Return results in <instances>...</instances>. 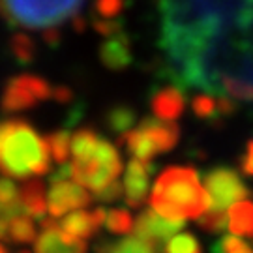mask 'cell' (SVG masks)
<instances>
[{
  "instance_id": "7",
  "label": "cell",
  "mask_w": 253,
  "mask_h": 253,
  "mask_svg": "<svg viewBox=\"0 0 253 253\" xmlns=\"http://www.w3.org/2000/svg\"><path fill=\"white\" fill-rule=\"evenodd\" d=\"M182 229H184V221L167 219L156 210L148 208L137 216L135 225H133V236L156 246L160 252H163V244L169 242L172 236H176L174 233H178Z\"/></svg>"
},
{
  "instance_id": "31",
  "label": "cell",
  "mask_w": 253,
  "mask_h": 253,
  "mask_svg": "<svg viewBox=\"0 0 253 253\" xmlns=\"http://www.w3.org/2000/svg\"><path fill=\"white\" fill-rule=\"evenodd\" d=\"M124 195V186L120 184V182H113V184H109L107 188H103L100 191H94V197L101 203H113V201L120 199Z\"/></svg>"
},
{
  "instance_id": "35",
  "label": "cell",
  "mask_w": 253,
  "mask_h": 253,
  "mask_svg": "<svg viewBox=\"0 0 253 253\" xmlns=\"http://www.w3.org/2000/svg\"><path fill=\"white\" fill-rule=\"evenodd\" d=\"M53 100L58 103H70L73 100V90L66 84H56L53 86Z\"/></svg>"
},
{
  "instance_id": "37",
  "label": "cell",
  "mask_w": 253,
  "mask_h": 253,
  "mask_svg": "<svg viewBox=\"0 0 253 253\" xmlns=\"http://www.w3.org/2000/svg\"><path fill=\"white\" fill-rule=\"evenodd\" d=\"M72 27L75 28V32H84V28H86V21H83L79 15H75L72 19Z\"/></svg>"
},
{
  "instance_id": "24",
  "label": "cell",
  "mask_w": 253,
  "mask_h": 253,
  "mask_svg": "<svg viewBox=\"0 0 253 253\" xmlns=\"http://www.w3.org/2000/svg\"><path fill=\"white\" fill-rule=\"evenodd\" d=\"M9 240L15 244H28L32 240H36V227L32 223V219L27 216L13 217L8 223Z\"/></svg>"
},
{
  "instance_id": "13",
  "label": "cell",
  "mask_w": 253,
  "mask_h": 253,
  "mask_svg": "<svg viewBox=\"0 0 253 253\" xmlns=\"http://www.w3.org/2000/svg\"><path fill=\"white\" fill-rule=\"evenodd\" d=\"M105 219H107V210L94 208L90 212L75 210L58 223H60V229L64 233L75 236V238H81V240H86V238L96 235L101 229V225H105Z\"/></svg>"
},
{
  "instance_id": "26",
  "label": "cell",
  "mask_w": 253,
  "mask_h": 253,
  "mask_svg": "<svg viewBox=\"0 0 253 253\" xmlns=\"http://www.w3.org/2000/svg\"><path fill=\"white\" fill-rule=\"evenodd\" d=\"M162 253H203V250L195 236L190 233H180L165 244Z\"/></svg>"
},
{
  "instance_id": "21",
  "label": "cell",
  "mask_w": 253,
  "mask_h": 253,
  "mask_svg": "<svg viewBox=\"0 0 253 253\" xmlns=\"http://www.w3.org/2000/svg\"><path fill=\"white\" fill-rule=\"evenodd\" d=\"M9 53H11V56L19 64L27 66V64H30L36 58L38 45L28 34H25V32H15L13 36L9 38Z\"/></svg>"
},
{
  "instance_id": "33",
  "label": "cell",
  "mask_w": 253,
  "mask_h": 253,
  "mask_svg": "<svg viewBox=\"0 0 253 253\" xmlns=\"http://www.w3.org/2000/svg\"><path fill=\"white\" fill-rule=\"evenodd\" d=\"M240 169L244 174L253 176V139H250L246 145V154L240 158Z\"/></svg>"
},
{
  "instance_id": "15",
  "label": "cell",
  "mask_w": 253,
  "mask_h": 253,
  "mask_svg": "<svg viewBox=\"0 0 253 253\" xmlns=\"http://www.w3.org/2000/svg\"><path fill=\"white\" fill-rule=\"evenodd\" d=\"M19 197H21V203L25 207V214H28L38 221H42L45 217V186L40 178H32V180L25 182L19 190Z\"/></svg>"
},
{
  "instance_id": "18",
  "label": "cell",
  "mask_w": 253,
  "mask_h": 253,
  "mask_svg": "<svg viewBox=\"0 0 253 253\" xmlns=\"http://www.w3.org/2000/svg\"><path fill=\"white\" fill-rule=\"evenodd\" d=\"M135 120H137L135 109H131L129 105H124V103L111 107L107 111V115H105V124H107V127L113 133H117L118 137L127 133L129 129H133Z\"/></svg>"
},
{
  "instance_id": "40",
  "label": "cell",
  "mask_w": 253,
  "mask_h": 253,
  "mask_svg": "<svg viewBox=\"0 0 253 253\" xmlns=\"http://www.w3.org/2000/svg\"><path fill=\"white\" fill-rule=\"evenodd\" d=\"M17 253H30V252H27V250H21V252H17Z\"/></svg>"
},
{
  "instance_id": "10",
  "label": "cell",
  "mask_w": 253,
  "mask_h": 253,
  "mask_svg": "<svg viewBox=\"0 0 253 253\" xmlns=\"http://www.w3.org/2000/svg\"><path fill=\"white\" fill-rule=\"evenodd\" d=\"M156 171L152 162H139L131 160L127 163L126 178H124V201L129 208L143 207L148 191V180Z\"/></svg>"
},
{
  "instance_id": "1",
  "label": "cell",
  "mask_w": 253,
  "mask_h": 253,
  "mask_svg": "<svg viewBox=\"0 0 253 253\" xmlns=\"http://www.w3.org/2000/svg\"><path fill=\"white\" fill-rule=\"evenodd\" d=\"M47 139L23 118L0 120V172L21 178L42 176L51 167Z\"/></svg>"
},
{
  "instance_id": "16",
  "label": "cell",
  "mask_w": 253,
  "mask_h": 253,
  "mask_svg": "<svg viewBox=\"0 0 253 253\" xmlns=\"http://www.w3.org/2000/svg\"><path fill=\"white\" fill-rule=\"evenodd\" d=\"M229 231L235 236L253 238V203L240 201L229 208Z\"/></svg>"
},
{
  "instance_id": "39",
  "label": "cell",
  "mask_w": 253,
  "mask_h": 253,
  "mask_svg": "<svg viewBox=\"0 0 253 253\" xmlns=\"http://www.w3.org/2000/svg\"><path fill=\"white\" fill-rule=\"evenodd\" d=\"M0 253H8V252H6V248H4L2 244H0Z\"/></svg>"
},
{
  "instance_id": "17",
  "label": "cell",
  "mask_w": 253,
  "mask_h": 253,
  "mask_svg": "<svg viewBox=\"0 0 253 253\" xmlns=\"http://www.w3.org/2000/svg\"><path fill=\"white\" fill-rule=\"evenodd\" d=\"M96 253H162L156 246L148 244L137 236H127L118 242H107L101 240L96 244Z\"/></svg>"
},
{
  "instance_id": "12",
  "label": "cell",
  "mask_w": 253,
  "mask_h": 253,
  "mask_svg": "<svg viewBox=\"0 0 253 253\" xmlns=\"http://www.w3.org/2000/svg\"><path fill=\"white\" fill-rule=\"evenodd\" d=\"M150 109L156 118L163 122H174L186 111V92L176 84L162 86L150 96Z\"/></svg>"
},
{
  "instance_id": "19",
  "label": "cell",
  "mask_w": 253,
  "mask_h": 253,
  "mask_svg": "<svg viewBox=\"0 0 253 253\" xmlns=\"http://www.w3.org/2000/svg\"><path fill=\"white\" fill-rule=\"evenodd\" d=\"M101 137L92 129V127H81L72 135V158L73 162H83L88 160L96 146L100 143Z\"/></svg>"
},
{
  "instance_id": "6",
  "label": "cell",
  "mask_w": 253,
  "mask_h": 253,
  "mask_svg": "<svg viewBox=\"0 0 253 253\" xmlns=\"http://www.w3.org/2000/svg\"><path fill=\"white\" fill-rule=\"evenodd\" d=\"M205 190L210 199V210L221 212L250 195V190L240 178V174L227 165L214 167L205 174Z\"/></svg>"
},
{
  "instance_id": "2",
  "label": "cell",
  "mask_w": 253,
  "mask_h": 253,
  "mask_svg": "<svg viewBox=\"0 0 253 253\" xmlns=\"http://www.w3.org/2000/svg\"><path fill=\"white\" fill-rule=\"evenodd\" d=\"M150 207L167 219H199L208 208L207 190L193 167H167L154 184Z\"/></svg>"
},
{
  "instance_id": "3",
  "label": "cell",
  "mask_w": 253,
  "mask_h": 253,
  "mask_svg": "<svg viewBox=\"0 0 253 253\" xmlns=\"http://www.w3.org/2000/svg\"><path fill=\"white\" fill-rule=\"evenodd\" d=\"M83 0H0V17L13 28L47 30L72 21Z\"/></svg>"
},
{
  "instance_id": "14",
  "label": "cell",
  "mask_w": 253,
  "mask_h": 253,
  "mask_svg": "<svg viewBox=\"0 0 253 253\" xmlns=\"http://www.w3.org/2000/svg\"><path fill=\"white\" fill-rule=\"evenodd\" d=\"M139 126L143 127L154 141L158 152H169L180 141V127L174 122H163L156 117H146L139 122Z\"/></svg>"
},
{
  "instance_id": "32",
  "label": "cell",
  "mask_w": 253,
  "mask_h": 253,
  "mask_svg": "<svg viewBox=\"0 0 253 253\" xmlns=\"http://www.w3.org/2000/svg\"><path fill=\"white\" fill-rule=\"evenodd\" d=\"M217 111H219V117L227 118V117H233L236 111H238V105L233 98L229 96H217Z\"/></svg>"
},
{
  "instance_id": "22",
  "label": "cell",
  "mask_w": 253,
  "mask_h": 253,
  "mask_svg": "<svg viewBox=\"0 0 253 253\" xmlns=\"http://www.w3.org/2000/svg\"><path fill=\"white\" fill-rule=\"evenodd\" d=\"M219 88L221 94L225 92L229 98L238 101H253V81L236 77V75H223L219 79Z\"/></svg>"
},
{
  "instance_id": "11",
  "label": "cell",
  "mask_w": 253,
  "mask_h": 253,
  "mask_svg": "<svg viewBox=\"0 0 253 253\" xmlns=\"http://www.w3.org/2000/svg\"><path fill=\"white\" fill-rule=\"evenodd\" d=\"M98 56L103 68L109 72H124L133 62L131 53V40L126 32H120L117 36L103 38V42L98 47Z\"/></svg>"
},
{
  "instance_id": "27",
  "label": "cell",
  "mask_w": 253,
  "mask_h": 253,
  "mask_svg": "<svg viewBox=\"0 0 253 253\" xmlns=\"http://www.w3.org/2000/svg\"><path fill=\"white\" fill-rule=\"evenodd\" d=\"M197 223L203 231L212 233V235H221L229 227V216L221 210H207L203 216L197 219Z\"/></svg>"
},
{
  "instance_id": "38",
  "label": "cell",
  "mask_w": 253,
  "mask_h": 253,
  "mask_svg": "<svg viewBox=\"0 0 253 253\" xmlns=\"http://www.w3.org/2000/svg\"><path fill=\"white\" fill-rule=\"evenodd\" d=\"M8 223L6 219L0 217V240H9V231H8Z\"/></svg>"
},
{
  "instance_id": "29",
  "label": "cell",
  "mask_w": 253,
  "mask_h": 253,
  "mask_svg": "<svg viewBox=\"0 0 253 253\" xmlns=\"http://www.w3.org/2000/svg\"><path fill=\"white\" fill-rule=\"evenodd\" d=\"M126 8V0H96L94 11L103 19H117Z\"/></svg>"
},
{
  "instance_id": "9",
  "label": "cell",
  "mask_w": 253,
  "mask_h": 253,
  "mask_svg": "<svg viewBox=\"0 0 253 253\" xmlns=\"http://www.w3.org/2000/svg\"><path fill=\"white\" fill-rule=\"evenodd\" d=\"M92 203V195L77 182H58L53 184L47 195V210L51 217H60L70 210L88 207Z\"/></svg>"
},
{
  "instance_id": "28",
  "label": "cell",
  "mask_w": 253,
  "mask_h": 253,
  "mask_svg": "<svg viewBox=\"0 0 253 253\" xmlns=\"http://www.w3.org/2000/svg\"><path fill=\"white\" fill-rule=\"evenodd\" d=\"M212 253H253V250L238 236L227 235L212 244Z\"/></svg>"
},
{
  "instance_id": "34",
  "label": "cell",
  "mask_w": 253,
  "mask_h": 253,
  "mask_svg": "<svg viewBox=\"0 0 253 253\" xmlns=\"http://www.w3.org/2000/svg\"><path fill=\"white\" fill-rule=\"evenodd\" d=\"M42 42L49 47H58L62 42V32L58 28H47L42 30Z\"/></svg>"
},
{
  "instance_id": "23",
  "label": "cell",
  "mask_w": 253,
  "mask_h": 253,
  "mask_svg": "<svg viewBox=\"0 0 253 253\" xmlns=\"http://www.w3.org/2000/svg\"><path fill=\"white\" fill-rule=\"evenodd\" d=\"M191 111H193V115L197 118H201V120H208V122H212V124L221 122L219 111H217V100L212 94L201 92L197 96H193V100H191Z\"/></svg>"
},
{
  "instance_id": "8",
  "label": "cell",
  "mask_w": 253,
  "mask_h": 253,
  "mask_svg": "<svg viewBox=\"0 0 253 253\" xmlns=\"http://www.w3.org/2000/svg\"><path fill=\"white\" fill-rule=\"evenodd\" d=\"M36 253H86V242L64 233L56 217L42 219V233L34 242Z\"/></svg>"
},
{
  "instance_id": "4",
  "label": "cell",
  "mask_w": 253,
  "mask_h": 253,
  "mask_svg": "<svg viewBox=\"0 0 253 253\" xmlns=\"http://www.w3.org/2000/svg\"><path fill=\"white\" fill-rule=\"evenodd\" d=\"M72 169L77 184L90 188L92 191H100L118 178L122 171V160L117 146L101 137L90 158L83 162H73Z\"/></svg>"
},
{
  "instance_id": "30",
  "label": "cell",
  "mask_w": 253,
  "mask_h": 253,
  "mask_svg": "<svg viewBox=\"0 0 253 253\" xmlns=\"http://www.w3.org/2000/svg\"><path fill=\"white\" fill-rule=\"evenodd\" d=\"M92 28L101 38H111L120 34V32H124V23L118 21V19H94L92 21Z\"/></svg>"
},
{
  "instance_id": "36",
  "label": "cell",
  "mask_w": 253,
  "mask_h": 253,
  "mask_svg": "<svg viewBox=\"0 0 253 253\" xmlns=\"http://www.w3.org/2000/svg\"><path fill=\"white\" fill-rule=\"evenodd\" d=\"M70 176H73V169L70 163H64V165H60L56 171L51 174V184H58V182H68L70 180Z\"/></svg>"
},
{
  "instance_id": "25",
  "label": "cell",
  "mask_w": 253,
  "mask_h": 253,
  "mask_svg": "<svg viewBox=\"0 0 253 253\" xmlns=\"http://www.w3.org/2000/svg\"><path fill=\"white\" fill-rule=\"evenodd\" d=\"M133 216L127 212L126 208H115V210H109L107 219H105V227L109 229V233H115V235H126L133 231Z\"/></svg>"
},
{
  "instance_id": "20",
  "label": "cell",
  "mask_w": 253,
  "mask_h": 253,
  "mask_svg": "<svg viewBox=\"0 0 253 253\" xmlns=\"http://www.w3.org/2000/svg\"><path fill=\"white\" fill-rule=\"evenodd\" d=\"M45 139L54 162L58 163V165L68 163V158L72 154V133H70V127H60V129L45 135Z\"/></svg>"
},
{
  "instance_id": "5",
  "label": "cell",
  "mask_w": 253,
  "mask_h": 253,
  "mask_svg": "<svg viewBox=\"0 0 253 253\" xmlns=\"http://www.w3.org/2000/svg\"><path fill=\"white\" fill-rule=\"evenodd\" d=\"M47 100H53V86L45 77L19 73L9 77L0 94V111L6 115L28 111Z\"/></svg>"
}]
</instances>
